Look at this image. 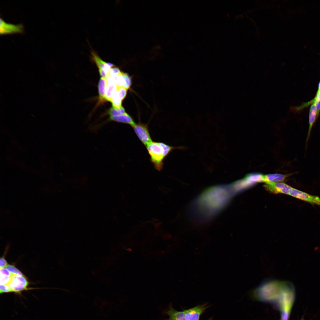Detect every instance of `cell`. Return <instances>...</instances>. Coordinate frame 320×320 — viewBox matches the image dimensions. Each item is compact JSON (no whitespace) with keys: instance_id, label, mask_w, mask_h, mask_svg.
Here are the masks:
<instances>
[{"instance_id":"obj_30","label":"cell","mask_w":320,"mask_h":320,"mask_svg":"<svg viewBox=\"0 0 320 320\" xmlns=\"http://www.w3.org/2000/svg\"><path fill=\"white\" fill-rule=\"evenodd\" d=\"M320 101V90H318L317 93L316 95L314 98L311 101V103H313L315 102Z\"/></svg>"},{"instance_id":"obj_3","label":"cell","mask_w":320,"mask_h":320,"mask_svg":"<svg viewBox=\"0 0 320 320\" xmlns=\"http://www.w3.org/2000/svg\"><path fill=\"white\" fill-rule=\"evenodd\" d=\"M150 160L155 168L158 171L163 168L164 159L174 149H184V147H174L161 142L151 141L146 146Z\"/></svg>"},{"instance_id":"obj_14","label":"cell","mask_w":320,"mask_h":320,"mask_svg":"<svg viewBox=\"0 0 320 320\" xmlns=\"http://www.w3.org/2000/svg\"><path fill=\"white\" fill-rule=\"evenodd\" d=\"M318 116L316 105L315 103H313L311 105L310 110L309 120V127L306 140V145H307L308 142L310 138L312 127L315 122Z\"/></svg>"},{"instance_id":"obj_18","label":"cell","mask_w":320,"mask_h":320,"mask_svg":"<svg viewBox=\"0 0 320 320\" xmlns=\"http://www.w3.org/2000/svg\"><path fill=\"white\" fill-rule=\"evenodd\" d=\"M117 86L114 82H107L106 83L105 99L106 101L111 102L113 93L117 90Z\"/></svg>"},{"instance_id":"obj_28","label":"cell","mask_w":320,"mask_h":320,"mask_svg":"<svg viewBox=\"0 0 320 320\" xmlns=\"http://www.w3.org/2000/svg\"><path fill=\"white\" fill-rule=\"evenodd\" d=\"M0 274L9 276L11 277L13 275L7 269L5 268H0Z\"/></svg>"},{"instance_id":"obj_10","label":"cell","mask_w":320,"mask_h":320,"mask_svg":"<svg viewBox=\"0 0 320 320\" xmlns=\"http://www.w3.org/2000/svg\"><path fill=\"white\" fill-rule=\"evenodd\" d=\"M0 27L1 35L21 33L23 31V27L22 24L14 25L8 23L1 18H0Z\"/></svg>"},{"instance_id":"obj_16","label":"cell","mask_w":320,"mask_h":320,"mask_svg":"<svg viewBox=\"0 0 320 320\" xmlns=\"http://www.w3.org/2000/svg\"><path fill=\"white\" fill-rule=\"evenodd\" d=\"M169 316L167 320H186L183 311H178L171 307L167 311Z\"/></svg>"},{"instance_id":"obj_27","label":"cell","mask_w":320,"mask_h":320,"mask_svg":"<svg viewBox=\"0 0 320 320\" xmlns=\"http://www.w3.org/2000/svg\"><path fill=\"white\" fill-rule=\"evenodd\" d=\"M11 292H12V291L8 285L6 284H0V293Z\"/></svg>"},{"instance_id":"obj_22","label":"cell","mask_w":320,"mask_h":320,"mask_svg":"<svg viewBox=\"0 0 320 320\" xmlns=\"http://www.w3.org/2000/svg\"><path fill=\"white\" fill-rule=\"evenodd\" d=\"M5 268L13 275L24 276L23 273L14 265L8 264Z\"/></svg>"},{"instance_id":"obj_34","label":"cell","mask_w":320,"mask_h":320,"mask_svg":"<svg viewBox=\"0 0 320 320\" xmlns=\"http://www.w3.org/2000/svg\"></svg>"},{"instance_id":"obj_20","label":"cell","mask_w":320,"mask_h":320,"mask_svg":"<svg viewBox=\"0 0 320 320\" xmlns=\"http://www.w3.org/2000/svg\"><path fill=\"white\" fill-rule=\"evenodd\" d=\"M126 113L125 109L122 106L119 108L112 106L108 110V113L110 116H116L122 114Z\"/></svg>"},{"instance_id":"obj_33","label":"cell","mask_w":320,"mask_h":320,"mask_svg":"<svg viewBox=\"0 0 320 320\" xmlns=\"http://www.w3.org/2000/svg\"><path fill=\"white\" fill-rule=\"evenodd\" d=\"M211 320V319H209V320Z\"/></svg>"},{"instance_id":"obj_11","label":"cell","mask_w":320,"mask_h":320,"mask_svg":"<svg viewBox=\"0 0 320 320\" xmlns=\"http://www.w3.org/2000/svg\"><path fill=\"white\" fill-rule=\"evenodd\" d=\"M207 307L204 304L183 311L186 320H199L200 316Z\"/></svg>"},{"instance_id":"obj_12","label":"cell","mask_w":320,"mask_h":320,"mask_svg":"<svg viewBox=\"0 0 320 320\" xmlns=\"http://www.w3.org/2000/svg\"><path fill=\"white\" fill-rule=\"evenodd\" d=\"M90 58L96 64L99 69L104 71L107 75L111 68L108 64V62L103 60L99 56L97 52L93 50L90 52Z\"/></svg>"},{"instance_id":"obj_7","label":"cell","mask_w":320,"mask_h":320,"mask_svg":"<svg viewBox=\"0 0 320 320\" xmlns=\"http://www.w3.org/2000/svg\"><path fill=\"white\" fill-rule=\"evenodd\" d=\"M289 195L311 204L320 205V198L318 196L309 194L292 187L289 190Z\"/></svg>"},{"instance_id":"obj_2","label":"cell","mask_w":320,"mask_h":320,"mask_svg":"<svg viewBox=\"0 0 320 320\" xmlns=\"http://www.w3.org/2000/svg\"><path fill=\"white\" fill-rule=\"evenodd\" d=\"M286 281L272 279L263 280L255 290L254 294L258 300L274 301L278 300L284 286Z\"/></svg>"},{"instance_id":"obj_6","label":"cell","mask_w":320,"mask_h":320,"mask_svg":"<svg viewBox=\"0 0 320 320\" xmlns=\"http://www.w3.org/2000/svg\"><path fill=\"white\" fill-rule=\"evenodd\" d=\"M132 127L139 140L145 146L152 141L146 124L139 121Z\"/></svg>"},{"instance_id":"obj_15","label":"cell","mask_w":320,"mask_h":320,"mask_svg":"<svg viewBox=\"0 0 320 320\" xmlns=\"http://www.w3.org/2000/svg\"><path fill=\"white\" fill-rule=\"evenodd\" d=\"M291 173L286 174L275 173L263 175V182H274V181H283L286 179L294 174Z\"/></svg>"},{"instance_id":"obj_19","label":"cell","mask_w":320,"mask_h":320,"mask_svg":"<svg viewBox=\"0 0 320 320\" xmlns=\"http://www.w3.org/2000/svg\"><path fill=\"white\" fill-rule=\"evenodd\" d=\"M122 101L120 98L117 90L113 93L111 98V103L112 106L119 108L122 106Z\"/></svg>"},{"instance_id":"obj_8","label":"cell","mask_w":320,"mask_h":320,"mask_svg":"<svg viewBox=\"0 0 320 320\" xmlns=\"http://www.w3.org/2000/svg\"><path fill=\"white\" fill-rule=\"evenodd\" d=\"M28 282L24 276L13 275L8 285L12 292H19L27 289Z\"/></svg>"},{"instance_id":"obj_26","label":"cell","mask_w":320,"mask_h":320,"mask_svg":"<svg viewBox=\"0 0 320 320\" xmlns=\"http://www.w3.org/2000/svg\"><path fill=\"white\" fill-rule=\"evenodd\" d=\"M12 276H9L0 274V284L8 285L11 281Z\"/></svg>"},{"instance_id":"obj_29","label":"cell","mask_w":320,"mask_h":320,"mask_svg":"<svg viewBox=\"0 0 320 320\" xmlns=\"http://www.w3.org/2000/svg\"><path fill=\"white\" fill-rule=\"evenodd\" d=\"M7 265V263L5 259L3 257H1L0 260V268L6 267Z\"/></svg>"},{"instance_id":"obj_17","label":"cell","mask_w":320,"mask_h":320,"mask_svg":"<svg viewBox=\"0 0 320 320\" xmlns=\"http://www.w3.org/2000/svg\"><path fill=\"white\" fill-rule=\"evenodd\" d=\"M106 79L101 77L98 84V90L100 101L103 102L105 99Z\"/></svg>"},{"instance_id":"obj_13","label":"cell","mask_w":320,"mask_h":320,"mask_svg":"<svg viewBox=\"0 0 320 320\" xmlns=\"http://www.w3.org/2000/svg\"><path fill=\"white\" fill-rule=\"evenodd\" d=\"M109 121L128 124L132 127L136 124L132 117L126 112L119 116H110L107 121Z\"/></svg>"},{"instance_id":"obj_32","label":"cell","mask_w":320,"mask_h":320,"mask_svg":"<svg viewBox=\"0 0 320 320\" xmlns=\"http://www.w3.org/2000/svg\"><path fill=\"white\" fill-rule=\"evenodd\" d=\"M318 90H320V81L319 84Z\"/></svg>"},{"instance_id":"obj_21","label":"cell","mask_w":320,"mask_h":320,"mask_svg":"<svg viewBox=\"0 0 320 320\" xmlns=\"http://www.w3.org/2000/svg\"><path fill=\"white\" fill-rule=\"evenodd\" d=\"M115 84L117 87H124L125 84V80L122 75H117L113 76Z\"/></svg>"},{"instance_id":"obj_5","label":"cell","mask_w":320,"mask_h":320,"mask_svg":"<svg viewBox=\"0 0 320 320\" xmlns=\"http://www.w3.org/2000/svg\"><path fill=\"white\" fill-rule=\"evenodd\" d=\"M262 182H263V175L258 173H253L247 175L244 178L237 181L232 185L237 191L239 187L241 189L244 188L256 183Z\"/></svg>"},{"instance_id":"obj_23","label":"cell","mask_w":320,"mask_h":320,"mask_svg":"<svg viewBox=\"0 0 320 320\" xmlns=\"http://www.w3.org/2000/svg\"><path fill=\"white\" fill-rule=\"evenodd\" d=\"M122 75L125 81L124 87L128 89L130 88L132 84L131 78L127 73L122 72Z\"/></svg>"},{"instance_id":"obj_31","label":"cell","mask_w":320,"mask_h":320,"mask_svg":"<svg viewBox=\"0 0 320 320\" xmlns=\"http://www.w3.org/2000/svg\"><path fill=\"white\" fill-rule=\"evenodd\" d=\"M314 103L315 104L316 107L317 114L318 116L320 111V101L318 102H315Z\"/></svg>"},{"instance_id":"obj_25","label":"cell","mask_w":320,"mask_h":320,"mask_svg":"<svg viewBox=\"0 0 320 320\" xmlns=\"http://www.w3.org/2000/svg\"><path fill=\"white\" fill-rule=\"evenodd\" d=\"M121 72L120 70L117 67L115 66L111 68L108 76H113L121 74Z\"/></svg>"},{"instance_id":"obj_24","label":"cell","mask_w":320,"mask_h":320,"mask_svg":"<svg viewBox=\"0 0 320 320\" xmlns=\"http://www.w3.org/2000/svg\"><path fill=\"white\" fill-rule=\"evenodd\" d=\"M128 89L123 87H117V90L120 98L122 101L126 97Z\"/></svg>"},{"instance_id":"obj_9","label":"cell","mask_w":320,"mask_h":320,"mask_svg":"<svg viewBox=\"0 0 320 320\" xmlns=\"http://www.w3.org/2000/svg\"><path fill=\"white\" fill-rule=\"evenodd\" d=\"M263 186L265 190L274 193H282L289 194L290 190L292 187L282 183L267 182Z\"/></svg>"},{"instance_id":"obj_1","label":"cell","mask_w":320,"mask_h":320,"mask_svg":"<svg viewBox=\"0 0 320 320\" xmlns=\"http://www.w3.org/2000/svg\"><path fill=\"white\" fill-rule=\"evenodd\" d=\"M220 186L206 191L198 199L197 206L203 215H214L221 210L228 200V194L225 188Z\"/></svg>"},{"instance_id":"obj_4","label":"cell","mask_w":320,"mask_h":320,"mask_svg":"<svg viewBox=\"0 0 320 320\" xmlns=\"http://www.w3.org/2000/svg\"><path fill=\"white\" fill-rule=\"evenodd\" d=\"M295 297V290L291 282L286 281L278 301L281 313V320H288Z\"/></svg>"}]
</instances>
